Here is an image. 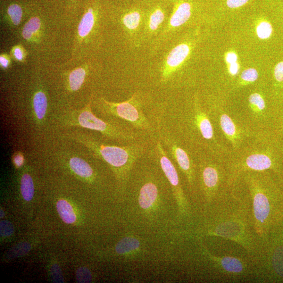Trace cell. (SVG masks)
<instances>
[{
    "label": "cell",
    "mask_w": 283,
    "mask_h": 283,
    "mask_svg": "<svg viewBox=\"0 0 283 283\" xmlns=\"http://www.w3.org/2000/svg\"><path fill=\"white\" fill-rule=\"evenodd\" d=\"M283 146L274 132H258L237 150L230 152L225 162L239 172L244 170L279 171Z\"/></svg>",
    "instance_id": "obj_1"
},
{
    "label": "cell",
    "mask_w": 283,
    "mask_h": 283,
    "mask_svg": "<svg viewBox=\"0 0 283 283\" xmlns=\"http://www.w3.org/2000/svg\"><path fill=\"white\" fill-rule=\"evenodd\" d=\"M71 139L87 147L91 154L119 171L124 176L145 151V147L139 144L125 146L109 145L96 137L77 131L68 133Z\"/></svg>",
    "instance_id": "obj_2"
},
{
    "label": "cell",
    "mask_w": 283,
    "mask_h": 283,
    "mask_svg": "<svg viewBox=\"0 0 283 283\" xmlns=\"http://www.w3.org/2000/svg\"><path fill=\"white\" fill-rule=\"evenodd\" d=\"M207 110L216 131L230 149L237 150L256 133L249 129L239 117L232 106L222 101H213Z\"/></svg>",
    "instance_id": "obj_3"
},
{
    "label": "cell",
    "mask_w": 283,
    "mask_h": 283,
    "mask_svg": "<svg viewBox=\"0 0 283 283\" xmlns=\"http://www.w3.org/2000/svg\"><path fill=\"white\" fill-rule=\"evenodd\" d=\"M63 123L69 127H77L101 132L107 138L123 141H134L138 136L131 129L115 123L105 121L94 114L90 105L78 110L67 112Z\"/></svg>",
    "instance_id": "obj_4"
},
{
    "label": "cell",
    "mask_w": 283,
    "mask_h": 283,
    "mask_svg": "<svg viewBox=\"0 0 283 283\" xmlns=\"http://www.w3.org/2000/svg\"><path fill=\"white\" fill-rule=\"evenodd\" d=\"M104 112L116 118L127 121L138 128H149V124L143 112L132 97L129 101L113 103L103 101Z\"/></svg>",
    "instance_id": "obj_5"
},
{
    "label": "cell",
    "mask_w": 283,
    "mask_h": 283,
    "mask_svg": "<svg viewBox=\"0 0 283 283\" xmlns=\"http://www.w3.org/2000/svg\"><path fill=\"white\" fill-rule=\"evenodd\" d=\"M158 189L155 184L151 182L147 183L140 190L139 203L143 210H147L151 207L157 198Z\"/></svg>",
    "instance_id": "obj_6"
},
{
    "label": "cell",
    "mask_w": 283,
    "mask_h": 283,
    "mask_svg": "<svg viewBox=\"0 0 283 283\" xmlns=\"http://www.w3.org/2000/svg\"><path fill=\"white\" fill-rule=\"evenodd\" d=\"M254 210L257 220L263 223L269 217L271 208L269 200L264 194H257L254 199Z\"/></svg>",
    "instance_id": "obj_7"
},
{
    "label": "cell",
    "mask_w": 283,
    "mask_h": 283,
    "mask_svg": "<svg viewBox=\"0 0 283 283\" xmlns=\"http://www.w3.org/2000/svg\"><path fill=\"white\" fill-rule=\"evenodd\" d=\"M189 52L190 48L187 44H182L174 48L166 61L169 68L171 69L177 68L186 60Z\"/></svg>",
    "instance_id": "obj_8"
},
{
    "label": "cell",
    "mask_w": 283,
    "mask_h": 283,
    "mask_svg": "<svg viewBox=\"0 0 283 283\" xmlns=\"http://www.w3.org/2000/svg\"><path fill=\"white\" fill-rule=\"evenodd\" d=\"M172 155L177 162L180 168L187 174H190L191 160L188 153L176 143H172L170 146Z\"/></svg>",
    "instance_id": "obj_9"
},
{
    "label": "cell",
    "mask_w": 283,
    "mask_h": 283,
    "mask_svg": "<svg viewBox=\"0 0 283 283\" xmlns=\"http://www.w3.org/2000/svg\"><path fill=\"white\" fill-rule=\"evenodd\" d=\"M191 7L189 3L183 2L179 5L174 12L170 20L173 28H177L186 23L191 15Z\"/></svg>",
    "instance_id": "obj_10"
},
{
    "label": "cell",
    "mask_w": 283,
    "mask_h": 283,
    "mask_svg": "<svg viewBox=\"0 0 283 283\" xmlns=\"http://www.w3.org/2000/svg\"><path fill=\"white\" fill-rule=\"evenodd\" d=\"M70 165L72 171L79 177L88 178L93 176L92 168L88 163L80 158H71L70 161Z\"/></svg>",
    "instance_id": "obj_11"
},
{
    "label": "cell",
    "mask_w": 283,
    "mask_h": 283,
    "mask_svg": "<svg viewBox=\"0 0 283 283\" xmlns=\"http://www.w3.org/2000/svg\"><path fill=\"white\" fill-rule=\"evenodd\" d=\"M33 110L36 118L42 120L46 114L47 109V99L42 91H38L33 98Z\"/></svg>",
    "instance_id": "obj_12"
},
{
    "label": "cell",
    "mask_w": 283,
    "mask_h": 283,
    "mask_svg": "<svg viewBox=\"0 0 283 283\" xmlns=\"http://www.w3.org/2000/svg\"><path fill=\"white\" fill-rule=\"evenodd\" d=\"M57 210L62 220L66 223L76 221V216L71 206L65 200H60L57 203Z\"/></svg>",
    "instance_id": "obj_13"
},
{
    "label": "cell",
    "mask_w": 283,
    "mask_h": 283,
    "mask_svg": "<svg viewBox=\"0 0 283 283\" xmlns=\"http://www.w3.org/2000/svg\"><path fill=\"white\" fill-rule=\"evenodd\" d=\"M95 23V18L92 9L85 14L78 27V34L81 37L87 36L92 30Z\"/></svg>",
    "instance_id": "obj_14"
},
{
    "label": "cell",
    "mask_w": 283,
    "mask_h": 283,
    "mask_svg": "<svg viewBox=\"0 0 283 283\" xmlns=\"http://www.w3.org/2000/svg\"><path fill=\"white\" fill-rule=\"evenodd\" d=\"M203 178L204 184L207 188H212L217 186L219 176L214 166L208 165L205 167L203 172Z\"/></svg>",
    "instance_id": "obj_15"
},
{
    "label": "cell",
    "mask_w": 283,
    "mask_h": 283,
    "mask_svg": "<svg viewBox=\"0 0 283 283\" xmlns=\"http://www.w3.org/2000/svg\"><path fill=\"white\" fill-rule=\"evenodd\" d=\"M21 190L23 197L29 202L33 199L35 194L34 183L28 174H24L22 177Z\"/></svg>",
    "instance_id": "obj_16"
},
{
    "label": "cell",
    "mask_w": 283,
    "mask_h": 283,
    "mask_svg": "<svg viewBox=\"0 0 283 283\" xmlns=\"http://www.w3.org/2000/svg\"><path fill=\"white\" fill-rule=\"evenodd\" d=\"M140 246L139 241L136 238L127 237L122 239L116 246V251L119 254L127 253L136 250Z\"/></svg>",
    "instance_id": "obj_17"
},
{
    "label": "cell",
    "mask_w": 283,
    "mask_h": 283,
    "mask_svg": "<svg viewBox=\"0 0 283 283\" xmlns=\"http://www.w3.org/2000/svg\"><path fill=\"white\" fill-rule=\"evenodd\" d=\"M86 75L85 70L79 68L73 71L69 77L70 87L71 90L77 91L84 83Z\"/></svg>",
    "instance_id": "obj_18"
},
{
    "label": "cell",
    "mask_w": 283,
    "mask_h": 283,
    "mask_svg": "<svg viewBox=\"0 0 283 283\" xmlns=\"http://www.w3.org/2000/svg\"><path fill=\"white\" fill-rule=\"evenodd\" d=\"M41 26V22L38 18H32L24 26L22 36L24 39H31L38 31Z\"/></svg>",
    "instance_id": "obj_19"
},
{
    "label": "cell",
    "mask_w": 283,
    "mask_h": 283,
    "mask_svg": "<svg viewBox=\"0 0 283 283\" xmlns=\"http://www.w3.org/2000/svg\"><path fill=\"white\" fill-rule=\"evenodd\" d=\"M223 268L226 271L234 273H239L243 270V265L236 258L227 257L222 260Z\"/></svg>",
    "instance_id": "obj_20"
},
{
    "label": "cell",
    "mask_w": 283,
    "mask_h": 283,
    "mask_svg": "<svg viewBox=\"0 0 283 283\" xmlns=\"http://www.w3.org/2000/svg\"><path fill=\"white\" fill-rule=\"evenodd\" d=\"M141 15L138 12H132L124 16L123 24L130 30H136L139 26Z\"/></svg>",
    "instance_id": "obj_21"
},
{
    "label": "cell",
    "mask_w": 283,
    "mask_h": 283,
    "mask_svg": "<svg viewBox=\"0 0 283 283\" xmlns=\"http://www.w3.org/2000/svg\"><path fill=\"white\" fill-rule=\"evenodd\" d=\"M165 16L164 13L160 9L155 11L149 18V28L152 31L156 30L164 21Z\"/></svg>",
    "instance_id": "obj_22"
},
{
    "label": "cell",
    "mask_w": 283,
    "mask_h": 283,
    "mask_svg": "<svg viewBox=\"0 0 283 283\" xmlns=\"http://www.w3.org/2000/svg\"><path fill=\"white\" fill-rule=\"evenodd\" d=\"M272 27L268 22H262L257 27L256 32L258 37L261 39H267L272 35Z\"/></svg>",
    "instance_id": "obj_23"
},
{
    "label": "cell",
    "mask_w": 283,
    "mask_h": 283,
    "mask_svg": "<svg viewBox=\"0 0 283 283\" xmlns=\"http://www.w3.org/2000/svg\"><path fill=\"white\" fill-rule=\"evenodd\" d=\"M7 12L13 24L19 25L22 18L23 12L21 7L18 4H12L9 6Z\"/></svg>",
    "instance_id": "obj_24"
},
{
    "label": "cell",
    "mask_w": 283,
    "mask_h": 283,
    "mask_svg": "<svg viewBox=\"0 0 283 283\" xmlns=\"http://www.w3.org/2000/svg\"><path fill=\"white\" fill-rule=\"evenodd\" d=\"M259 78V73L255 69H249L241 74V79L244 83H253Z\"/></svg>",
    "instance_id": "obj_25"
},
{
    "label": "cell",
    "mask_w": 283,
    "mask_h": 283,
    "mask_svg": "<svg viewBox=\"0 0 283 283\" xmlns=\"http://www.w3.org/2000/svg\"><path fill=\"white\" fill-rule=\"evenodd\" d=\"M76 278L78 283H90L91 281V273L87 268H80L77 271Z\"/></svg>",
    "instance_id": "obj_26"
},
{
    "label": "cell",
    "mask_w": 283,
    "mask_h": 283,
    "mask_svg": "<svg viewBox=\"0 0 283 283\" xmlns=\"http://www.w3.org/2000/svg\"><path fill=\"white\" fill-rule=\"evenodd\" d=\"M0 232L3 237L10 236L13 234L14 228L12 224L9 221L3 220L0 223Z\"/></svg>",
    "instance_id": "obj_27"
},
{
    "label": "cell",
    "mask_w": 283,
    "mask_h": 283,
    "mask_svg": "<svg viewBox=\"0 0 283 283\" xmlns=\"http://www.w3.org/2000/svg\"><path fill=\"white\" fill-rule=\"evenodd\" d=\"M51 275L53 282L64 283V280L63 277L62 271L60 266L57 264H54L51 269Z\"/></svg>",
    "instance_id": "obj_28"
},
{
    "label": "cell",
    "mask_w": 283,
    "mask_h": 283,
    "mask_svg": "<svg viewBox=\"0 0 283 283\" xmlns=\"http://www.w3.org/2000/svg\"><path fill=\"white\" fill-rule=\"evenodd\" d=\"M274 78L276 80L281 83L283 82V62L277 64L275 68L274 72Z\"/></svg>",
    "instance_id": "obj_29"
},
{
    "label": "cell",
    "mask_w": 283,
    "mask_h": 283,
    "mask_svg": "<svg viewBox=\"0 0 283 283\" xmlns=\"http://www.w3.org/2000/svg\"><path fill=\"white\" fill-rule=\"evenodd\" d=\"M249 0H227V5L230 9H237L247 4Z\"/></svg>",
    "instance_id": "obj_30"
},
{
    "label": "cell",
    "mask_w": 283,
    "mask_h": 283,
    "mask_svg": "<svg viewBox=\"0 0 283 283\" xmlns=\"http://www.w3.org/2000/svg\"><path fill=\"white\" fill-rule=\"evenodd\" d=\"M24 156L21 153H18L14 155L13 157V162L17 167H21L24 163Z\"/></svg>",
    "instance_id": "obj_31"
},
{
    "label": "cell",
    "mask_w": 283,
    "mask_h": 283,
    "mask_svg": "<svg viewBox=\"0 0 283 283\" xmlns=\"http://www.w3.org/2000/svg\"><path fill=\"white\" fill-rule=\"evenodd\" d=\"M239 66L238 64L236 62L230 64L229 67V72L232 76H236L239 72Z\"/></svg>",
    "instance_id": "obj_32"
},
{
    "label": "cell",
    "mask_w": 283,
    "mask_h": 283,
    "mask_svg": "<svg viewBox=\"0 0 283 283\" xmlns=\"http://www.w3.org/2000/svg\"><path fill=\"white\" fill-rule=\"evenodd\" d=\"M238 57L235 53H229L227 55L226 61L230 64L237 62Z\"/></svg>",
    "instance_id": "obj_33"
},
{
    "label": "cell",
    "mask_w": 283,
    "mask_h": 283,
    "mask_svg": "<svg viewBox=\"0 0 283 283\" xmlns=\"http://www.w3.org/2000/svg\"><path fill=\"white\" fill-rule=\"evenodd\" d=\"M14 55L19 61H22L23 58V54L22 50L20 47H16L14 49Z\"/></svg>",
    "instance_id": "obj_34"
},
{
    "label": "cell",
    "mask_w": 283,
    "mask_h": 283,
    "mask_svg": "<svg viewBox=\"0 0 283 283\" xmlns=\"http://www.w3.org/2000/svg\"><path fill=\"white\" fill-rule=\"evenodd\" d=\"M0 63H1V65L3 68H7L8 65H9V61L6 57L1 56L0 57Z\"/></svg>",
    "instance_id": "obj_35"
},
{
    "label": "cell",
    "mask_w": 283,
    "mask_h": 283,
    "mask_svg": "<svg viewBox=\"0 0 283 283\" xmlns=\"http://www.w3.org/2000/svg\"><path fill=\"white\" fill-rule=\"evenodd\" d=\"M4 212L2 210H1V218H3L4 217Z\"/></svg>",
    "instance_id": "obj_36"
}]
</instances>
